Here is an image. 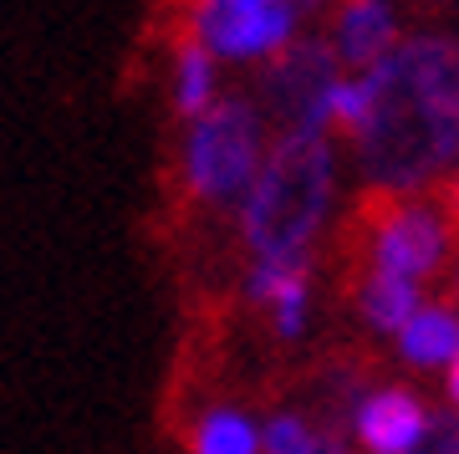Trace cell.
Masks as SVG:
<instances>
[{"label":"cell","mask_w":459,"mask_h":454,"mask_svg":"<svg viewBox=\"0 0 459 454\" xmlns=\"http://www.w3.org/2000/svg\"><path fill=\"white\" fill-rule=\"evenodd\" d=\"M368 118L358 159L373 189L429 195L459 184V41L413 36L362 72Z\"/></svg>","instance_id":"cell-1"},{"label":"cell","mask_w":459,"mask_h":454,"mask_svg":"<svg viewBox=\"0 0 459 454\" xmlns=\"http://www.w3.org/2000/svg\"><path fill=\"white\" fill-rule=\"evenodd\" d=\"M337 163L327 133H281L240 199V240L255 260H307L327 225Z\"/></svg>","instance_id":"cell-2"},{"label":"cell","mask_w":459,"mask_h":454,"mask_svg":"<svg viewBox=\"0 0 459 454\" xmlns=\"http://www.w3.org/2000/svg\"><path fill=\"white\" fill-rule=\"evenodd\" d=\"M261 159H265L261 108L246 98H214L199 118H189L179 174L184 189L199 205H240Z\"/></svg>","instance_id":"cell-3"},{"label":"cell","mask_w":459,"mask_h":454,"mask_svg":"<svg viewBox=\"0 0 459 454\" xmlns=\"http://www.w3.org/2000/svg\"><path fill=\"white\" fill-rule=\"evenodd\" d=\"M342 82L337 57L322 41H286L261 72V108L281 133H327V98Z\"/></svg>","instance_id":"cell-4"},{"label":"cell","mask_w":459,"mask_h":454,"mask_svg":"<svg viewBox=\"0 0 459 454\" xmlns=\"http://www.w3.org/2000/svg\"><path fill=\"white\" fill-rule=\"evenodd\" d=\"M291 31L296 16L286 0H195V41L225 62L276 57Z\"/></svg>","instance_id":"cell-5"},{"label":"cell","mask_w":459,"mask_h":454,"mask_svg":"<svg viewBox=\"0 0 459 454\" xmlns=\"http://www.w3.org/2000/svg\"><path fill=\"white\" fill-rule=\"evenodd\" d=\"M429 423V408L409 389H368L352 408V429H358L368 454H409Z\"/></svg>","instance_id":"cell-6"},{"label":"cell","mask_w":459,"mask_h":454,"mask_svg":"<svg viewBox=\"0 0 459 454\" xmlns=\"http://www.w3.org/2000/svg\"><path fill=\"white\" fill-rule=\"evenodd\" d=\"M398 47V16L388 0H342V16L332 31V57L347 66H368L383 62Z\"/></svg>","instance_id":"cell-7"},{"label":"cell","mask_w":459,"mask_h":454,"mask_svg":"<svg viewBox=\"0 0 459 454\" xmlns=\"http://www.w3.org/2000/svg\"><path fill=\"white\" fill-rule=\"evenodd\" d=\"M398 353L419 362V368H434V362H449L459 353V317L455 307H413V317L398 327Z\"/></svg>","instance_id":"cell-8"},{"label":"cell","mask_w":459,"mask_h":454,"mask_svg":"<svg viewBox=\"0 0 459 454\" xmlns=\"http://www.w3.org/2000/svg\"><path fill=\"white\" fill-rule=\"evenodd\" d=\"M419 307V286L388 271H362L358 276V311L373 332H398Z\"/></svg>","instance_id":"cell-9"},{"label":"cell","mask_w":459,"mask_h":454,"mask_svg":"<svg viewBox=\"0 0 459 454\" xmlns=\"http://www.w3.org/2000/svg\"><path fill=\"white\" fill-rule=\"evenodd\" d=\"M189 454H261V429L240 408H210L189 429Z\"/></svg>","instance_id":"cell-10"},{"label":"cell","mask_w":459,"mask_h":454,"mask_svg":"<svg viewBox=\"0 0 459 454\" xmlns=\"http://www.w3.org/2000/svg\"><path fill=\"white\" fill-rule=\"evenodd\" d=\"M210 102H214V57L189 36L174 51V108L184 118H199Z\"/></svg>","instance_id":"cell-11"},{"label":"cell","mask_w":459,"mask_h":454,"mask_svg":"<svg viewBox=\"0 0 459 454\" xmlns=\"http://www.w3.org/2000/svg\"><path fill=\"white\" fill-rule=\"evenodd\" d=\"M316 439L322 429H312L301 414H276L261 429V454H316Z\"/></svg>","instance_id":"cell-12"},{"label":"cell","mask_w":459,"mask_h":454,"mask_svg":"<svg viewBox=\"0 0 459 454\" xmlns=\"http://www.w3.org/2000/svg\"><path fill=\"white\" fill-rule=\"evenodd\" d=\"M362 118H368V82H362V77H342L337 87H332V98H327V128L358 138Z\"/></svg>","instance_id":"cell-13"},{"label":"cell","mask_w":459,"mask_h":454,"mask_svg":"<svg viewBox=\"0 0 459 454\" xmlns=\"http://www.w3.org/2000/svg\"><path fill=\"white\" fill-rule=\"evenodd\" d=\"M409 454H459V408H434Z\"/></svg>","instance_id":"cell-14"},{"label":"cell","mask_w":459,"mask_h":454,"mask_svg":"<svg viewBox=\"0 0 459 454\" xmlns=\"http://www.w3.org/2000/svg\"><path fill=\"white\" fill-rule=\"evenodd\" d=\"M286 5H291V16L301 21V16H312V11H322L327 0H286Z\"/></svg>","instance_id":"cell-15"},{"label":"cell","mask_w":459,"mask_h":454,"mask_svg":"<svg viewBox=\"0 0 459 454\" xmlns=\"http://www.w3.org/2000/svg\"><path fill=\"white\" fill-rule=\"evenodd\" d=\"M449 398H455V408H459V353L449 357Z\"/></svg>","instance_id":"cell-16"}]
</instances>
